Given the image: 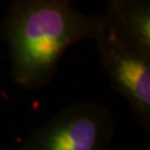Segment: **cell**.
<instances>
[{
  "label": "cell",
  "mask_w": 150,
  "mask_h": 150,
  "mask_svg": "<svg viewBox=\"0 0 150 150\" xmlns=\"http://www.w3.org/2000/svg\"><path fill=\"white\" fill-rule=\"evenodd\" d=\"M106 31L146 54H150V2L111 0L103 15Z\"/></svg>",
  "instance_id": "4"
},
{
  "label": "cell",
  "mask_w": 150,
  "mask_h": 150,
  "mask_svg": "<svg viewBox=\"0 0 150 150\" xmlns=\"http://www.w3.org/2000/svg\"><path fill=\"white\" fill-rule=\"evenodd\" d=\"M113 118L97 101L71 103L29 136L20 150H109Z\"/></svg>",
  "instance_id": "2"
},
{
  "label": "cell",
  "mask_w": 150,
  "mask_h": 150,
  "mask_svg": "<svg viewBox=\"0 0 150 150\" xmlns=\"http://www.w3.org/2000/svg\"><path fill=\"white\" fill-rule=\"evenodd\" d=\"M100 62L111 85L126 99L141 128L150 130V54L105 31L96 40Z\"/></svg>",
  "instance_id": "3"
},
{
  "label": "cell",
  "mask_w": 150,
  "mask_h": 150,
  "mask_svg": "<svg viewBox=\"0 0 150 150\" xmlns=\"http://www.w3.org/2000/svg\"><path fill=\"white\" fill-rule=\"evenodd\" d=\"M105 31L103 16L83 13L69 0L13 1L0 27L9 47L12 79L27 90L48 85L69 47L96 41Z\"/></svg>",
  "instance_id": "1"
}]
</instances>
